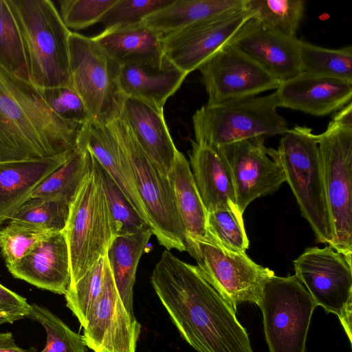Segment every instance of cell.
Returning a JSON list of instances; mask_svg holds the SVG:
<instances>
[{
	"instance_id": "44",
	"label": "cell",
	"mask_w": 352,
	"mask_h": 352,
	"mask_svg": "<svg viewBox=\"0 0 352 352\" xmlns=\"http://www.w3.org/2000/svg\"><path fill=\"white\" fill-rule=\"evenodd\" d=\"M332 120L341 126L352 129V102L340 109Z\"/></svg>"
},
{
	"instance_id": "26",
	"label": "cell",
	"mask_w": 352,
	"mask_h": 352,
	"mask_svg": "<svg viewBox=\"0 0 352 352\" xmlns=\"http://www.w3.org/2000/svg\"><path fill=\"white\" fill-rule=\"evenodd\" d=\"M93 38L107 56L120 66L159 63L164 58L161 37L143 23L104 30Z\"/></svg>"
},
{
	"instance_id": "30",
	"label": "cell",
	"mask_w": 352,
	"mask_h": 352,
	"mask_svg": "<svg viewBox=\"0 0 352 352\" xmlns=\"http://www.w3.org/2000/svg\"><path fill=\"white\" fill-rule=\"evenodd\" d=\"M301 72L352 82V46L322 47L299 40Z\"/></svg>"
},
{
	"instance_id": "35",
	"label": "cell",
	"mask_w": 352,
	"mask_h": 352,
	"mask_svg": "<svg viewBox=\"0 0 352 352\" xmlns=\"http://www.w3.org/2000/svg\"><path fill=\"white\" fill-rule=\"evenodd\" d=\"M69 208V204L61 201L30 198L21 206L11 221L42 230L60 232L66 226Z\"/></svg>"
},
{
	"instance_id": "42",
	"label": "cell",
	"mask_w": 352,
	"mask_h": 352,
	"mask_svg": "<svg viewBox=\"0 0 352 352\" xmlns=\"http://www.w3.org/2000/svg\"><path fill=\"white\" fill-rule=\"evenodd\" d=\"M0 308L16 321L28 317L30 305L25 298L0 284Z\"/></svg>"
},
{
	"instance_id": "31",
	"label": "cell",
	"mask_w": 352,
	"mask_h": 352,
	"mask_svg": "<svg viewBox=\"0 0 352 352\" xmlns=\"http://www.w3.org/2000/svg\"><path fill=\"white\" fill-rule=\"evenodd\" d=\"M245 7L254 18L285 35L296 37L304 17L303 0H246Z\"/></svg>"
},
{
	"instance_id": "19",
	"label": "cell",
	"mask_w": 352,
	"mask_h": 352,
	"mask_svg": "<svg viewBox=\"0 0 352 352\" xmlns=\"http://www.w3.org/2000/svg\"><path fill=\"white\" fill-rule=\"evenodd\" d=\"M8 269L14 278L38 288L65 295L70 284L71 270L64 230L54 232L39 241Z\"/></svg>"
},
{
	"instance_id": "5",
	"label": "cell",
	"mask_w": 352,
	"mask_h": 352,
	"mask_svg": "<svg viewBox=\"0 0 352 352\" xmlns=\"http://www.w3.org/2000/svg\"><path fill=\"white\" fill-rule=\"evenodd\" d=\"M276 153L302 216L309 223L318 242L330 245L333 232L317 135L307 126H295L283 135Z\"/></svg>"
},
{
	"instance_id": "25",
	"label": "cell",
	"mask_w": 352,
	"mask_h": 352,
	"mask_svg": "<svg viewBox=\"0 0 352 352\" xmlns=\"http://www.w3.org/2000/svg\"><path fill=\"white\" fill-rule=\"evenodd\" d=\"M168 178L184 228L186 251L196 260L197 243L207 236L208 212L195 186L189 162L179 151Z\"/></svg>"
},
{
	"instance_id": "9",
	"label": "cell",
	"mask_w": 352,
	"mask_h": 352,
	"mask_svg": "<svg viewBox=\"0 0 352 352\" xmlns=\"http://www.w3.org/2000/svg\"><path fill=\"white\" fill-rule=\"evenodd\" d=\"M317 140L333 232L329 246L351 258L352 129L331 120Z\"/></svg>"
},
{
	"instance_id": "39",
	"label": "cell",
	"mask_w": 352,
	"mask_h": 352,
	"mask_svg": "<svg viewBox=\"0 0 352 352\" xmlns=\"http://www.w3.org/2000/svg\"><path fill=\"white\" fill-rule=\"evenodd\" d=\"M173 0H118L104 14L100 22L104 30L136 25L155 11L169 5Z\"/></svg>"
},
{
	"instance_id": "23",
	"label": "cell",
	"mask_w": 352,
	"mask_h": 352,
	"mask_svg": "<svg viewBox=\"0 0 352 352\" xmlns=\"http://www.w3.org/2000/svg\"><path fill=\"white\" fill-rule=\"evenodd\" d=\"M76 147L87 148L94 155L140 216L148 224L126 160L108 125L91 121L85 123L80 130Z\"/></svg>"
},
{
	"instance_id": "27",
	"label": "cell",
	"mask_w": 352,
	"mask_h": 352,
	"mask_svg": "<svg viewBox=\"0 0 352 352\" xmlns=\"http://www.w3.org/2000/svg\"><path fill=\"white\" fill-rule=\"evenodd\" d=\"M153 235L150 226L114 236L106 257L119 295L127 310L134 314L133 286L140 259Z\"/></svg>"
},
{
	"instance_id": "17",
	"label": "cell",
	"mask_w": 352,
	"mask_h": 352,
	"mask_svg": "<svg viewBox=\"0 0 352 352\" xmlns=\"http://www.w3.org/2000/svg\"><path fill=\"white\" fill-rule=\"evenodd\" d=\"M231 44L256 60L280 82L301 72L299 40L285 35L252 17Z\"/></svg>"
},
{
	"instance_id": "29",
	"label": "cell",
	"mask_w": 352,
	"mask_h": 352,
	"mask_svg": "<svg viewBox=\"0 0 352 352\" xmlns=\"http://www.w3.org/2000/svg\"><path fill=\"white\" fill-rule=\"evenodd\" d=\"M91 164V155L76 147L59 168L49 175L33 191L31 198H44L71 204Z\"/></svg>"
},
{
	"instance_id": "34",
	"label": "cell",
	"mask_w": 352,
	"mask_h": 352,
	"mask_svg": "<svg viewBox=\"0 0 352 352\" xmlns=\"http://www.w3.org/2000/svg\"><path fill=\"white\" fill-rule=\"evenodd\" d=\"M206 239L235 252H245L249 248L243 214L238 209L221 208L208 212Z\"/></svg>"
},
{
	"instance_id": "36",
	"label": "cell",
	"mask_w": 352,
	"mask_h": 352,
	"mask_svg": "<svg viewBox=\"0 0 352 352\" xmlns=\"http://www.w3.org/2000/svg\"><path fill=\"white\" fill-rule=\"evenodd\" d=\"M28 318L39 322L45 330L46 344L41 352H87L82 335L72 331L46 307L30 305Z\"/></svg>"
},
{
	"instance_id": "41",
	"label": "cell",
	"mask_w": 352,
	"mask_h": 352,
	"mask_svg": "<svg viewBox=\"0 0 352 352\" xmlns=\"http://www.w3.org/2000/svg\"><path fill=\"white\" fill-rule=\"evenodd\" d=\"M39 90L50 108L60 117L82 124L91 121L82 99L70 85Z\"/></svg>"
},
{
	"instance_id": "6",
	"label": "cell",
	"mask_w": 352,
	"mask_h": 352,
	"mask_svg": "<svg viewBox=\"0 0 352 352\" xmlns=\"http://www.w3.org/2000/svg\"><path fill=\"white\" fill-rule=\"evenodd\" d=\"M276 92L202 106L192 116L195 142L212 148L256 136L284 135Z\"/></svg>"
},
{
	"instance_id": "28",
	"label": "cell",
	"mask_w": 352,
	"mask_h": 352,
	"mask_svg": "<svg viewBox=\"0 0 352 352\" xmlns=\"http://www.w3.org/2000/svg\"><path fill=\"white\" fill-rule=\"evenodd\" d=\"M245 5V0H173L148 15L142 23L162 38L199 21Z\"/></svg>"
},
{
	"instance_id": "11",
	"label": "cell",
	"mask_w": 352,
	"mask_h": 352,
	"mask_svg": "<svg viewBox=\"0 0 352 352\" xmlns=\"http://www.w3.org/2000/svg\"><path fill=\"white\" fill-rule=\"evenodd\" d=\"M295 276L317 306L336 314L352 342L351 258L328 245L309 248L294 261Z\"/></svg>"
},
{
	"instance_id": "18",
	"label": "cell",
	"mask_w": 352,
	"mask_h": 352,
	"mask_svg": "<svg viewBox=\"0 0 352 352\" xmlns=\"http://www.w3.org/2000/svg\"><path fill=\"white\" fill-rule=\"evenodd\" d=\"M278 107L326 116L351 102L352 82L300 72L280 82Z\"/></svg>"
},
{
	"instance_id": "1",
	"label": "cell",
	"mask_w": 352,
	"mask_h": 352,
	"mask_svg": "<svg viewBox=\"0 0 352 352\" xmlns=\"http://www.w3.org/2000/svg\"><path fill=\"white\" fill-rule=\"evenodd\" d=\"M151 283L182 338L197 352H254L236 311L197 266L165 250Z\"/></svg>"
},
{
	"instance_id": "4",
	"label": "cell",
	"mask_w": 352,
	"mask_h": 352,
	"mask_svg": "<svg viewBox=\"0 0 352 352\" xmlns=\"http://www.w3.org/2000/svg\"><path fill=\"white\" fill-rule=\"evenodd\" d=\"M107 125L126 160L153 234L166 250L186 251L185 230L168 178L151 162L122 118Z\"/></svg>"
},
{
	"instance_id": "2",
	"label": "cell",
	"mask_w": 352,
	"mask_h": 352,
	"mask_svg": "<svg viewBox=\"0 0 352 352\" xmlns=\"http://www.w3.org/2000/svg\"><path fill=\"white\" fill-rule=\"evenodd\" d=\"M83 125L58 116L38 88L0 65V162L45 158L73 151Z\"/></svg>"
},
{
	"instance_id": "46",
	"label": "cell",
	"mask_w": 352,
	"mask_h": 352,
	"mask_svg": "<svg viewBox=\"0 0 352 352\" xmlns=\"http://www.w3.org/2000/svg\"><path fill=\"white\" fill-rule=\"evenodd\" d=\"M6 314L5 311H3L1 308H0V314Z\"/></svg>"
},
{
	"instance_id": "40",
	"label": "cell",
	"mask_w": 352,
	"mask_h": 352,
	"mask_svg": "<svg viewBox=\"0 0 352 352\" xmlns=\"http://www.w3.org/2000/svg\"><path fill=\"white\" fill-rule=\"evenodd\" d=\"M118 0H61L60 16L69 29L80 30L100 22Z\"/></svg>"
},
{
	"instance_id": "43",
	"label": "cell",
	"mask_w": 352,
	"mask_h": 352,
	"mask_svg": "<svg viewBox=\"0 0 352 352\" xmlns=\"http://www.w3.org/2000/svg\"><path fill=\"white\" fill-rule=\"evenodd\" d=\"M0 352H32L19 346L12 333L10 332L0 331Z\"/></svg>"
},
{
	"instance_id": "45",
	"label": "cell",
	"mask_w": 352,
	"mask_h": 352,
	"mask_svg": "<svg viewBox=\"0 0 352 352\" xmlns=\"http://www.w3.org/2000/svg\"><path fill=\"white\" fill-rule=\"evenodd\" d=\"M15 320L6 314H0V325L5 323H12Z\"/></svg>"
},
{
	"instance_id": "15",
	"label": "cell",
	"mask_w": 352,
	"mask_h": 352,
	"mask_svg": "<svg viewBox=\"0 0 352 352\" xmlns=\"http://www.w3.org/2000/svg\"><path fill=\"white\" fill-rule=\"evenodd\" d=\"M207 95V105L257 96L276 89L280 81L261 65L232 44L198 69Z\"/></svg>"
},
{
	"instance_id": "33",
	"label": "cell",
	"mask_w": 352,
	"mask_h": 352,
	"mask_svg": "<svg viewBox=\"0 0 352 352\" xmlns=\"http://www.w3.org/2000/svg\"><path fill=\"white\" fill-rule=\"evenodd\" d=\"M107 261L106 256L100 258L79 280L69 286L65 294L66 306L83 328L101 293Z\"/></svg>"
},
{
	"instance_id": "38",
	"label": "cell",
	"mask_w": 352,
	"mask_h": 352,
	"mask_svg": "<svg viewBox=\"0 0 352 352\" xmlns=\"http://www.w3.org/2000/svg\"><path fill=\"white\" fill-rule=\"evenodd\" d=\"M56 232L10 221L0 230V250L7 267L24 257L39 241Z\"/></svg>"
},
{
	"instance_id": "21",
	"label": "cell",
	"mask_w": 352,
	"mask_h": 352,
	"mask_svg": "<svg viewBox=\"0 0 352 352\" xmlns=\"http://www.w3.org/2000/svg\"><path fill=\"white\" fill-rule=\"evenodd\" d=\"M74 150L45 158L0 162V225L12 219L34 189Z\"/></svg>"
},
{
	"instance_id": "10",
	"label": "cell",
	"mask_w": 352,
	"mask_h": 352,
	"mask_svg": "<svg viewBox=\"0 0 352 352\" xmlns=\"http://www.w3.org/2000/svg\"><path fill=\"white\" fill-rule=\"evenodd\" d=\"M257 305L262 311L270 352H305L311 318L317 305L295 275L274 274L267 278Z\"/></svg>"
},
{
	"instance_id": "3",
	"label": "cell",
	"mask_w": 352,
	"mask_h": 352,
	"mask_svg": "<svg viewBox=\"0 0 352 352\" xmlns=\"http://www.w3.org/2000/svg\"><path fill=\"white\" fill-rule=\"evenodd\" d=\"M23 39L31 82L38 89L69 85L71 31L50 0H7Z\"/></svg>"
},
{
	"instance_id": "8",
	"label": "cell",
	"mask_w": 352,
	"mask_h": 352,
	"mask_svg": "<svg viewBox=\"0 0 352 352\" xmlns=\"http://www.w3.org/2000/svg\"><path fill=\"white\" fill-rule=\"evenodd\" d=\"M69 50V85L82 99L91 122L107 125L119 118L126 98L119 82L120 65L93 37L71 32Z\"/></svg>"
},
{
	"instance_id": "32",
	"label": "cell",
	"mask_w": 352,
	"mask_h": 352,
	"mask_svg": "<svg viewBox=\"0 0 352 352\" xmlns=\"http://www.w3.org/2000/svg\"><path fill=\"white\" fill-rule=\"evenodd\" d=\"M0 65L15 76L31 82L23 39L7 0H0Z\"/></svg>"
},
{
	"instance_id": "20",
	"label": "cell",
	"mask_w": 352,
	"mask_h": 352,
	"mask_svg": "<svg viewBox=\"0 0 352 352\" xmlns=\"http://www.w3.org/2000/svg\"><path fill=\"white\" fill-rule=\"evenodd\" d=\"M163 111L140 100L126 97L120 118L151 162L168 177L178 150Z\"/></svg>"
},
{
	"instance_id": "24",
	"label": "cell",
	"mask_w": 352,
	"mask_h": 352,
	"mask_svg": "<svg viewBox=\"0 0 352 352\" xmlns=\"http://www.w3.org/2000/svg\"><path fill=\"white\" fill-rule=\"evenodd\" d=\"M189 157L192 175L207 212L221 208L238 209L230 170L217 151L192 141Z\"/></svg>"
},
{
	"instance_id": "16",
	"label": "cell",
	"mask_w": 352,
	"mask_h": 352,
	"mask_svg": "<svg viewBox=\"0 0 352 352\" xmlns=\"http://www.w3.org/2000/svg\"><path fill=\"white\" fill-rule=\"evenodd\" d=\"M83 329L85 344L94 352H136L141 324L124 305L108 261L101 293Z\"/></svg>"
},
{
	"instance_id": "14",
	"label": "cell",
	"mask_w": 352,
	"mask_h": 352,
	"mask_svg": "<svg viewBox=\"0 0 352 352\" xmlns=\"http://www.w3.org/2000/svg\"><path fill=\"white\" fill-rule=\"evenodd\" d=\"M197 267L206 280L236 311L245 302L258 305L263 285L274 275L245 252L226 250L206 239L197 243Z\"/></svg>"
},
{
	"instance_id": "7",
	"label": "cell",
	"mask_w": 352,
	"mask_h": 352,
	"mask_svg": "<svg viewBox=\"0 0 352 352\" xmlns=\"http://www.w3.org/2000/svg\"><path fill=\"white\" fill-rule=\"evenodd\" d=\"M64 232L69 253L70 285L79 280L100 258L106 256L111 241L116 236L102 179L92 162L70 204Z\"/></svg>"
},
{
	"instance_id": "13",
	"label": "cell",
	"mask_w": 352,
	"mask_h": 352,
	"mask_svg": "<svg viewBox=\"0 0 352 352\" xmlns=\"http://www.w3.org/2000/svg\"><path fill=\"white\" fill-rule=\"evenodd\" d=\"M246 1V0H245ZM245 7L226 11L162 37L164 57L188 74L226 46L254 17Z\"/></svg>"
},
{
	"instance_id": "12",
	"label": "cell",
	"mask_w": 352,
	"mask_h": 352,
	"mask_svg": "<svg viewBox=\"0 0 352 352\" xmlns=\"http://www.w3.org/2000/svg\"><path fill=\"white\" fill-rule=\"evenodd\" d=\"M266 138L256 136L214 148L228 167L242 214L252 201L274 193L286 182L276 150L265 145Z\"/></svg>"
},
{
	"instance_id": "37",
	"label": "cell",
	"mask_w": 352,
	"mask_h": 352,
	"mask_svg": "<svg viewBox=\"0 0 352 352\" xmlns=\"http://www.w3.org/2000/svg\"><path fill=\"white\" fill-rule=\"evenodd\" d=\"M90 155L92 164L102 179L109 208L115 223L116 235L131 233L148 226V224L140 216L115 181L91 153Z\"/></svg>"
},
{
	"instance_id": "22",
	"label": "cell",
	"mask_w": 352,
	"mask_h": 352,
	"mask_svg": "<svg viewBox=\"0 0 352 352\" xmlns=\"http://www.w3.org/2000/svg\"><path fill=\"white\" fill-rule=\"evenodd\" d=\"M188 74L165 57L159 63H131L120 66L122 92L164 111L166 100L180 87Z\"/></svg>"
}]
</instances>
